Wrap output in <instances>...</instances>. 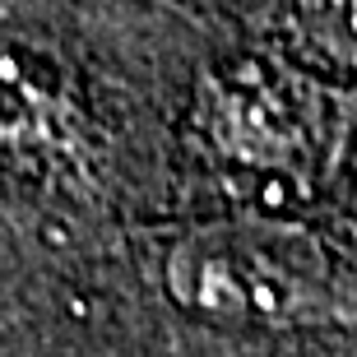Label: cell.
Returning a JSON list of instances; mask_svg holds the SVG:
<instances>
[{"mask_svg":"<svg viewBox=\"0 0 357 357\" xmlns=\"http://www.w3.org/2000/svg\"><path fill=\"white\" fill-rule=\"evenodd\" d=\"M162 288L181 311L213 325L288 330L344 316L330 278L283 232L209 227L176 241L162 260Z\"/></svg>","mask_w":357,"mask_h":357,"instance_id":"6da1fadb","label":"cell"},{"mask_svg":"<svg viewBox=\"0 0 357 357\" xmlns=\"http://www.w3.org/2000/svg\"><path fill=\"white\" fill-rule=\"evenodd\" d=\"M302 33L334 66L357 70V0H302Z\"/></svg>","mask_w":357,"mask_h":357,"instance_id":"7a4b0ae2","label":"cell"}]
</instances>
